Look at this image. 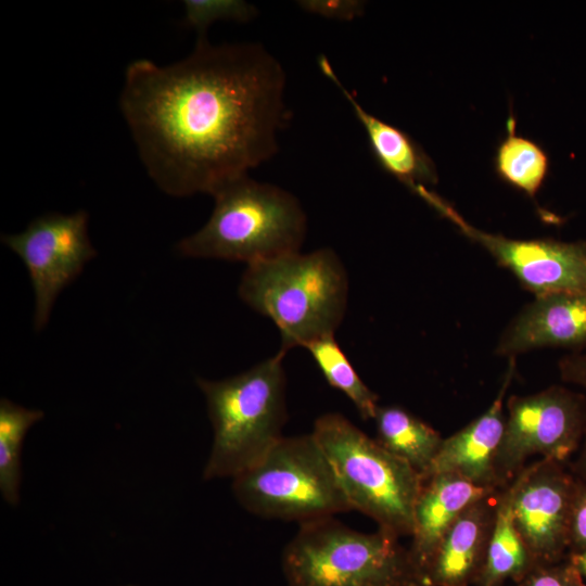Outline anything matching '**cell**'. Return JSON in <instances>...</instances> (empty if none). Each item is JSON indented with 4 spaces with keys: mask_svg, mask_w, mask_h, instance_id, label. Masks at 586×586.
I'll return each mask as SVG.
<instances>
[{
    "mask_svg": "<svg viewBox=\"0 0 586 586\" xmlns=\"http://www.w3.org/2000/svg\"><path fill=\"white\" fill-rule=\"evenodd\" d=\"M537 563L518 532L511 510L509 485L500 491L495 522L479 586H502L524 577Z\"/></svg>",
    "mask_w": 586,
    "mask_h": 586,
    "instance_id": "cell-18",
    "label": "cell"
},
{
    "mask_svg": "<svg viewBox=\"0 0 586 586\" xmlns=\"http://www.w3.org/2000/svg\"><path fill=\"white\" fill-rule=\"evenodd\" d=\"M513 372L514 357L495 400L479 418L443 440L424 479L438 473H454L480 486L499 487L495 461L506 425L504 398Z\"/></svg>",
    "mask_w": 586,
    "mask_h": 586,
    "instance_id": "cell-14",
    "label": "cell"
},
{
    "mask_svg": "<svg viewBox=\"0 0 586 586\" xmlns=\"http://www.w3.org/2000/svg\"><path fill=\"white\" fill-rule=\"evenodd\" d=\"M409 189L471 240L508 268L535 296L555 292H586V241L519 240L471 226L448 202L424 184Z\"/></svg>",
    "mask_w": 586,
    "mask_h": 586,
    "instance_id": "cell-9",
    "label": "cell"
},
{
    "mask_svg": "<svg viewBox=\"0 0 586 586\" xmlns=\"http://www.w3.org/2000/svg\"><path fill=\"white\" fill-rule=\"evenodd\" d=\"M212 196L215 206L207 222L177 244L181 255L252 265L300 252L306 214L286 190L245 175Z\"/></svg>",
    "mask_w": 586,
    "mask_h": 586,
    "instance_id": "cell-3",
    "label": "cell"
},
{
    "mask_svg": "<svg viewBox=\"0 0 586 586\" xmlns=\"http://www.w3.org/2000/svg\"><path fill=\"white\" fill-rule=\"evenodd\" d=\"M585 433L586 399L579 393L553 385L510 396L495 461L499 487L507 486L533 455L564 463L581 447Z\"/></svg>",
    "mask_w": 586,
    "mask_h": 586,
    "instance_id": "cell-8",
    "label": "cell"
},
{
    "mask_svg": "<svg viewBox=\"0 0 586 586\" xmlns=\"http://www.w3.org/2000/svg\"><path fill=\"white\" fill-rule=\"evenodd\" d=\"M586 549V481L578 479L570 524L569 553Z\"/></svg>",
    "mask_w": 586,
    "mask_h": 586,
    "instance_id": "cell-25",
    "label": "cell"
},
{
    "mask_svg": "<svg viewBox=\"0 0 586 586\" xmlns=\"http://www.w3.org/2000/svg\"><path fill=\"white\" fill-rule=\"evenodd\" d=\"M501 488L470 505L451 524L433 555L424 586L477 584Z\"/></svg>",
    "mask_w": 586,
    "mask_h": 586,
    "instance_id": "cell-13",
    "label": "cell"
},
{
    "mask_svg": "<svg viewBox=\"0 0 586 586\" xmlns=\"http://www.w3.org/2000/svg\"><path fill=\"white\" fill-rule=\"evenodd\" d=\"M239 296L269 318L281 335L280 353L333 335L346 311L348 277L329 247L247 265Z\"/></svg>",
    "mask_w": 586,
    "mask_h": 586,
    "instance_id": "cell-2",
    "label": "cell"
},
{
    "mask_svg": "<svg viewBox=\"0 0 586 586\" xmlns=\"http://www.w3.org/2000/svg\"><path fill=\"white\" fill-rule=\"evenodd\" d=\"M119 586H137V585H133V584H127V585H119Z\"/></svg>",
    "mask_w": 586,
    "mask_h": 586,
    "instance_id": "cell-29",
    "label": "cell"
},
{
    "mask_svg": "<svg viewBox=\"0 0 586 586\" xmlns=\"http://www.w3.org/2000/svg\"><path fill=\"white\" fill-rule=\"evenodd\" d=\"M318 65L352 106L367 133L375 160L384 170L406 187L436 181L434 164L418 143L399 128L367 112L339 79L327 56L320 55Z\"/></svg>",
    "mask_w": 586,
    "mask_h": 586,
    "instance_id": "cell-16",
    "label": "cell"
},
{
    "mask_svg": "<svg viewBox=\"0 0 586 586\" xmlns=\"http://www.w3.org/2000/svg\"><path fill=\"white\" fill-rule=\"evenodd\" d=\"M249 512L300 524L352 510L333 469L311 433L282 436L265 457L232 479Z\"/></svg>",
    "mask_w": 586,
    "mask_h": 586,
    "instance_id": "cell-7",
    "label": "cell"
},
{
    "mask_svg": "<svg viewBox=\"0 0 586 586\" xmlns=\"http://www.w3.org/2000/svg\"><path fill=\"white\" fill-rule=\"evenodd\" d=\"M373 420L375 440L424 479L444 440L441 434L399 406H379Z\"/></svg>",
    "mask_w": 586,
    "mask_h": 586,
    "instance_id": "cell-17",
    "label": "cell"
},
{
    "mask_svg": "<svg viewBox=\"0 0 586 586\" xmlns=\"http://www.w3.org/2000/svg\"><path fill=\"white\" fill-rule=\"evenodd\" d=\"M282 571L289 586H424L398 536L362 533L334 517L300 524Z\"/></svg>",
    "mask_w": 586,
    "mask_h": 586,
    "instance_id": "cell-5",
    "label": "cell"
},
{
    "mask_svg": "<svg viewBox=\"0 0 586 586\" xmlns=\"http://www.w3.org/2000/svg\"><path fill=\"white\" fill-rule=\"evenodd\" d=\"M305 348L326 381L354 404L364 420L373 419L379 407L378 395L358 375L334 334L317 339Z\"/></svg>",
    "mask_w": 586,
    "mask_h": 586,
    "instance_id": "cell-21",
    "label": "cell"
},
{
    "mask_svg": "<svg viewBox=\"0 0 586 586\" xmlns=\"http://www.w3.org/2000/svg\"><path fill=\"white\" fill-rule=\"evenodd\" d=\"M568 558L586 582V549L577 553L568 555Z\"/></svg>",
    "mask_w": 586,
    "mask_h": 586,
    "instance_id": "cell-28",
    "label": "cell"
},
{
    "mask_svg": "<svg viewBox=\"0 0 586 586\" xmlns=\"http://www.w3.org/2000/svg\"><path fill=\"white\" fill-rule=\"evenodd\" d=\"M311 434L320 445L352 510L398 537L411 536L422 476L337 412L318 417Z\"/></svg>",
    "mask_w": 586,
    "mask_h": 586,
    "instance_id": "cell-6",
    "label": "cell"
},
{
    "mask_svg": "<svg viewBox=\"0 0 586 586\" xmlns=\"http://www.w3.org/2000/svg\"><path fill=\"white\" fill-rule=\"evenodd\" d=\"M571 470L577 479L586 481V433L581 444L579 455Z\"/></svg>",
    "mask_w": 586,
    "mask_h": 586,
    "instance_id": "cell-27",
    "label": "cell"
},
{
    "mask_svg": "<svg viewBox=\"0 0 586 586\" xmlns=\"http://www.w3.org/2000/svg\"><path fill=\"white\" fill-rule=\"evenodd\" d=\"M297 4L310 14L339 21H353L361 16L366 5L358 0H303Z\"/></svg>",
    "mask_w": 586,
    "mask_h": 586,
    "instance_id": "cell-24",
    "label": "cell"
},
{
    "mask_svg": "<svg viewBox=\"0 0 586 586\" xmlns=\"http://www.w3.org/2000/svg\"><path fill=\"white\" fill-rule=\"evenodd\" d=\"M514 586H586V582L566 557L558 562L536 564Z\"/></svg>",
    "mask_w": 586,
    "mask_h": 586,
    "instance_id": "cell-23",
    "label": "cell"
},
{
    "mask_svg": "<svg viewBox=\"0 0 586 586\" xmlns=\"http://www.w3.org/2000/svg\"><path fill=\"white\" fill-rule=\"evenodd\" d=\"M501 487L476 485L454 473L423 480L413 509L411 560L422 577L442 538L456 519L473 502Z\"/></svg>",
    "mask_w": 586,
    "mask_h": 586,
    "instance_id": "cell-15",
    "label": "cell"
},
{
    "mask_svg": "<svg viewBox=\"0 0 586 586\" xmlns=\"http://www.w3.org/2000/svg\"><path fill=\"white\" fill-rule=\"evenodd\" d=\"M284 93L283 67L262 44L201 37L176 63H130L119 107L163 192L212 195L278 152L289 119Z\"/></svg>",
    "mask_w": 586,
    "mask_h": 586,
    "instance_id": "cell-1",
    "label": "cell"
},
{
    "mask_svg": "<svg viewBox=\"0 0 586 586\" xmlns=\"http://www.w3.org/2000/svg\"><path fill=\"white\" fill-rule=\"evenodd\" d=\"M44 417L8 398L0 400V493L10 506L21 500L22 449L29 429Z\"/></svg>",
    "mask_w": 586,
    "mask_h": 586,
    "instance_id": "cell-19",
    "label": "cell"
},
{
    "mask_svg": "<svg viewBox=\"0 0 586 586\" xmlns=\"http://www.w3.org/2000/svg\"><path fill=\"white\" fill-rule=\"evenodd\" d=\"M542 347L586 349V292L535 296L506 328L496 352L514 357Z\"/></svg>",
    "mask_w": 586,
    "mask_h": 586,
    "instance_id": "cell-12",
    "label": "cell"
},
{
    "mask_svg": "<svg viewBox=\"0 0 586 586\" xmlns=\"http://www.w3.org/2000/svg\"><path fill=\"white\" fill-rule=\"evenodd\" d=\"M1 241L28 270L35 293L34 327L41 330L60 292L97 255L88 235V214H44L20 233L2 234Z\"/></svg>",
    "mask_w": 586,
    "mask_h": 586,
    "instance_id": "cell-10",
    "label": "cell"
},
{
    "mask_svg": "<svg viewBox=\"0 0 586 586\" xmlns=\"http://www.w3.org/2000/svg\"><path fill=\"white\" fill-rule=\"evenodd\" d=\"M183 7L184 22L198 31V38L206 37L208 27L217 21L247 23L258 14L255 5L242 0H187Z\"/></svg>",
    "mask_w": 586,
    "mask_h": 586,
    "instance_id": "cell-22",
    "label": "cell"
},
{
    "mask_svg": "<svg viewBox=\"0 0 586 586\" xmlns=\"http://www.w3.org/2000/svg\"><path fill=\"white\" fill-rule=\"evenodd\" d=\"M559 372L563 381L586 388V352H574L561 358Z\"/></svg>",
    "mask_w": 586,
    "mask_h": 586,
    "instance_id": "cell-26",
    "label": "cell"
},
{
    "mask_svg": "<svg viewBox=\"0 0 586 586\" xmlns=\"http://www.w3.org/2000/svg\"><path fill=\"white\" fill-rule=\"evenodd\" d=\"M577 483L564 463L542 458L525 466L508 484L515 527L537 564L568 557Z\"/></svg>",
    "mask_w": 586,
    "mask_h": 586,
    "instance_id": "cell-11",
    "label": "cell"
},
{
    "mask_svg": "<svg viewBox=\"0 0 586 586\" xmlns=\"http://www.w3.org/2000/svg\"><path fill=\"white\" fill-rule=\"evenodd\" d=\"M283 358L278 352L237 375L196 379L213 429L204 480H232L259 462L283 436L288 418Z\"/></svg>",
    "mask_w": 586,
    "mask_h": 586,
    "instance_id": "cell-4",
    "label": "cell"
},
{
    "mask_svg": "<svg viewBox=\"0 0 586 586\" xmlns=\"http://www.w3.org/2000/svg\"><path fill=\"white\" fill-rule=\"evenodd\" d=\"M549 168L547 153L531 139L518 136L515 119L507 120V137L497 148L495 169L507 183L534 198L543 186Z\"/></svg>",
    "mask_w": 586,
    "mask_h": 586,
    "instance_id": "cell-20",
    "label": "cell"
}]
</instances>
